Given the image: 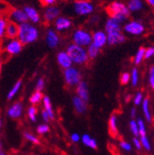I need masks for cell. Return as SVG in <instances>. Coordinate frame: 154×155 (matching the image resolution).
Here are the masks:
<instances>
[{
	"mask_svg": "<svg viewBox=\"0 0 154 155\" xmlns=\"http://www.w3.org/2000/svg\"><path fill=\"white\" fill-rule=\"evenodd\" d=\"M37 114H38V109L36 108L35 105H31L29 106L27 110V115L30 121L31 122H36L37 121Z\"/></svg>",
	"mask_w": 154,
	"mask_h": 155,
	"instance_id": "4dcf8cb0",
	"label": "cell"
},
{
	"mask_svg": "<svg viewBox=\"0 0 154 155\" xmlns=\"http://www.w3.org/2000/svg\"><path fill=\"white\" fill-rule=\"evenodd\" d=\"M40 37V30L36 25L27 21L18 25V32L17 38L23 45L35 43Z\"/></svg>",
	"mask_w": 154,
	"mask_h": 155,
	"instance_id": "6da1fadb",
	"label": "cell"
},
{
	"mask_svg": "<svg viewBox=\"0 0 154 155\" xmlns=\"http://www.w3.org/2000/svg\"><path fill=\"white\" fill-rule=\"evenodd\" d=\"M149 82L151 87V89L154 91V67H151L149 68Z\"/></svg>",
	"mask_w": 154,
	"mask_h": 155,
	"instance_id": "ee69618b",
	"label": "cell"
},
{
	"mask_svg": "<svg viewBox=\"0 0 154 155\" xmlns=\"http://www.w3.org/2000/svg\"><path fill=\"white\" fill-rule=\"evenodd\" d=\"M24 106L21 102H16L12 104L7 111V114L11 119H18L22 116Z\"/></svg>",
	"mask_w": 154,
	"mask_h": 155,
	"instance_id": "5bb4252c",
	"label": "cell"
},
{
	"mask_svg": "<svg viewBox=\"0 0 154 155\" xmlns=\"http://www.w3.org/2000/svg\"><path fill=\"white\" fill-rule=\"evenodd\" d=\"M53 23H54V29L58 33L67 31L73 26L72 19L66 16H59Z\"/></svg>",
	"mask_w": 154,
	"mask_h": 155,
	"instance_id": "30bf717a",
	"label": "cell"
},
{
	"mask_svg": "<svg viewBox=\"0 0 154 155\" xmlns=\"http://www.w3.org/2000/svg\"><path fill=\"white\" fill-rule=\"evenodd\" d=\"M61 42L60 35L54 28H48L45 32V44L50 49H55L58 47Z\"/></svg>",
	"mask_w": 154,
	"mask_h": 155,
	"instance_id": "8fae6325",
	"label": "cell"
},
{
	"mask_svg": "<svg viewBox=\"0 0 154 155\" xmlns=\"http://www.w3.org/2000/svg\"><path fill=\"white\" fill-rule=\"evenodd\" d=\"M139 140H140L142 148H144L146 150H151V144H150V141L149 140V139L147 138V136H140Z\"/></svg>",
	"mask_w": 154,
	"mask_h": 155,
	"instance_id": "74e56055",
	"label": "cell"
},
{
	"mask_svg": "<svg viewBox=\"0 0 154 155\" xmlns=\"http://www.w3.org/2000/svg\"><path fill=\"white\" fill-rule=\"evenodd\" d=\"M154 55V46H150L145 50V59H149V58L152 57Z\"/></svg>",
	"mask_w": 154,
	"mask_h": 155,
	"instance_id": "f6af8a7d",
	"label": "cell"
},
{
	"mask_svg": "<svg viewBox=\"0 0 154 155\" xmlns=\"http://www.w3.org/2000/svg\"><path fill=\"white\" fill-rule=\"evenodd\" d=\"M91 44L99 49L103 48L107 45V35L104 31H96L92 33Z\"/></svg>",
	"mask_w": 154,
	"mask_h": 155,
	"instance_id": "9a60e30c",
	"label": "cell"
},
{
	"mask_svg": "<svg viewBox=\"0 0 154 155\" xmlns=\"http://www.w3.org/2000/svg\"><path fill=\"white\" fill-rule=\"evenodd\" d=\"M80 141H82V143H83L85 146H87V147H89V148H90V149L95 150V149H97V148H98L97 140H96L95 139H93V138L91 137V136H90L89 134H84V135H82Z\"/></svg>",
	"mask_w": 154,
	"mask_h": 155,
	"instance_id": "83f0119b",
	"label": "cell"
},
{
	"mask_svg": "<svg viewBox=\"0 0 154 155\" xmlns=\"http://www.w3.org/2000/svg\"><path fill=\"white\" fill-rule=\"evenodd\" d=\"M63 77L65 83L69 88H75L82 81L81 71L75 66H72L63 71Z\"/></svg>",
	"mask_w": 154,
	"mask_h": 155,
	"instance_id": "5b68a950",
	"label": "cell"
},
{
	"mask_svg": "<svg viewBox=\"0 0 154 155\" xmlns=\"http://www.w3.org/2000/svg\"><path fill=\"white\" fill-rule=\"evenodd\" d=\"M41 116H42V119L44 121V123H48L49 121H51L50 116H49L48 113H47L44 109L42 110V112H41Z\"/></svg>",
	"mask_w": 154,
	"mask_h": 155,
	"instance_id": "7dc6e473",
	"label": "cell"
},
{
	"mask_svg": "<svg viewBox=\"0 0 154 155\" xmlns=\"http://www.w3.org/2000/svg\"><path fill=\"white\" fill-rule=\"evenodd\" d=\"M86 50H87V54H88V56H89V59H95L96 57H97L100 53H101V49H99L98 47H96L94 45L90 44L89 46L86 47Z\"/></svg>",
	"mask_w": 154,
	"mask_h": 155,
	"instance_id": "f1b7e54d",
	"label": "cell"
},
{
	"mask_svg": "<svg viewBox=\"0 0 154 155\" xmlns=\"http://www.w3.org/2000/svg\"><path fill=\"white\" fill-rule=\"evenodd\" d=\"M36 131L39 135H44L50 131V127L47 123H44V124H41L37 127Z\"/></svg>",
	"mask_w": 154,
	"mask_h": 155,
	"instance_id": "8d00e7d4",
	"label": "cell"
},
{
	"mask_svg": "<svg viewBox=\"0 0 154 155\" xmlns=\"http://www.w3.org/2000/svg\"><path fill=\"white\" fill-rule=\"evenodd\" d=\"M8 22V14L0 16V44L6 38V29Z\"/></svg>",
	"mask_w": 154,
	"mask_h": 155,
	"instance_id": "4316f807",
	"label": "cell"
},
{
	"mask_svg": "<svg viewBox=\"0 0 154 155\" xmlns=\"http://www.w3.org/2000/svg\"><path fill=\"white\" fill-rule=\"evenodd\" d=\"M56 62L63 70L73 66V62L66 50L59 51L56 54Z\"/></svg>",
	"mask_w": 154,
	"mask_h": 155,
	"instance_id": "2e32d148",
	"label": "cell"
},
{
	"mask_svg": "<svg viewBox=\"0 0 154 155\" xmlns=\"http://www.w3.org/2000/svg\"><path fill=\"white\" fill-rule=\"evenodd\" d=\"M119 147H120L123 150H125V151H131V150H132V146H131V144H130L129 142L126 141V140H121V141L119 142Z\"/></svg>",
	"mask_w": 154,
	"mask_h": 155,
	"instance_id": "7bdbcfd3",
	"label": "cell"
},
{
	"mask_svg": "<svg viewBox=\"0 0 154 155\" xmlns=\"http://www.w3.org/2000/svg\"><path fill=\"white\" fill-rule=\"evenodd\" d=\"M2 151V142H1V140H0V152Z\"/></svg>",
	"mask_w": 154,
	"mask_h": 155,
	"instance_id": "11a10c76",
	"label": "cell"
},
{
	"mask_svg": "<svg viewBox=\"0 0 154 155\" xmlns=\"http://www.w3.org/2000/svg\"><path fill=\"white\" fill-rule=\"evenodd\" d=\"M2 125H3V122H2L1 117H0V130H1V128H2Z\"/></svg>",
	"mask_w": 154,
	"mask_h": 155,
	"instance_id": "db71d44e",
	"label": "cell"
},
{
	"mask_svg": "<svg viewBox=\"0 0 154 155\" xmlns=\"http://www.w3.org/2000/svg\"><path fill=\"white\" fill-rule=\"evenodd\" d=\"M146 2L149 6H150L151 8H154V0H146Z\"/></svg>",
	"mask_w": 154,
	"mask_h": 155,
	"instance_id": "816d5d0a",
	"label": "cell"
},
{
	"mask_svg": "<svg viewBox=\"0 0 154 155\" xmlns=\"http://www.w3.org/2000/svg\"><path fill=\"white\" fill-rule=\"evenodd\" d=\"M109 131L110 134L113 137H116L118 134V120H117V115L116 114H112L109 118L108 122Z\"/></svg>",
	"mask_w": 154,
	"mask_h": 155,
	"instance_id": "7402d4cb",
	"label": "cell"
},
{
	"mask_svg": "<svg viewBox=\"0 0 154 155\" xmlns=\"http://www.w3.org/2000/svg\"><path fill=\"white\" fill-rule=\"evenodd\" d=\"M43 98H44V94L42 91H35L31 93V97H30V103L31 105H36L38 104L42 103L43 101Z\"/></svg>",
	"mask_w": 154,
	"mask_h": 155,
	"instance_id": "f546056e",
	"label": "cell"
},
{
	"mask_svg": "<svg viewBox=\"0 0 154 155\" xmlns=\"http://www.w3.org/2000/svg\"><path fill=\"white\" fill-rule=\"evenodd\" d=\"M0 155H6V153L3 152V151H1V152H0Z\"/></svg>",
	"mask_w": 154,
	"mask_h": 155,
	"instance_id": "6f0895ef",
	"label": "cell"
},
{
	"mask_svg": "<svg viewBox=\"0 0 154 155\" xmlns=\"http://www.w3.org/2000/svg\"><path fill=\"white\" fill-rule=\"evenodd\" d=\"M104 31L106 33L114 32V31H122V24H120L116 19L112 17H109L104 25Z\"/></svg>",
	"mask_w": 154,
	"mask_h": 155,
	"instance_id": "ffe728a7",
	"label": "cell"
},
{
	"mask_svg": "<svg viewBox=\"0 0 154 155\" xmlns=\"http://www.w3.org/2000/svg\"><path fill=\"white\" fill-rule=\"evenodd\" d=\"M23 137L26 140L30 141L31 143L32 144H35V145H38L40 144V140L39 138H37L36 136L32 133H30V132H24L23 134Z\"/></svg>",
	"mask_w": 154,
	"mask_h": 155,
	"instance_id": "836d02e7",
	"label": "cell"
},
{
	"mask_svg": "<svg viewBox=\"0 0 154 155\" xmlns=\"http://www.w3.org/2000/svg\"><path fill=\"white\" fill-rule=\"evenodd\" d=\"M137 123H138V127H139V137H140V136H146L147 128H146L144 120L142 118H138Z\"/></svg>",
	"mask_w": 154,
	"mask_h": 155,
	"instance_id": "e575fe53",
	"label": "cell"
},
{
	"mask_svg": "<svg viewBox=\"0 0 154 155\" xmlns=\"http://www.w3.org/2000/svg\"><path fill=\"white\" fill-rule=\"evenodd\" d=\"M72 104H73V107H74L75 111L78 114H85L87 112V110H88V103H86L85 101L80 99V97H78L77 95L73 96Z\"/></svg>",
	"mask_w": 154,
	"mask_h": 155,
	"instance_id": "d6986e66",
	"label": "cell"
},
{
	"mask_svg": "<svg viewBox=\"0 0 154 155\" xmlns=\"http://www.w3.org/2000/svg\"><path fill=\"white\" fill-rule=\"evenodd\" d=\"M142 107V112L144 114V117L147 120L148 123H152V114L150 111V104H149V98H144L143 102L141 104Z\"/></svg>",
	"mask_w": 154,
	"mask_h": 155,
	"instance_id": "603a6c76",
	"label": "cell"
},
{
	"mask_svg": "<svg viewBox=\"0 0 154 155\" xmlns=\"http://www.w3.org/2000/svg\"><path fill=\"white\" fill-rule=\"evenodd\" d=\"M123 30L130 35H141L145 31V26L141 21H131L124 25Z\"/></svg>",
	"mask_w": 154,
	"mask_h": 155,
	"instance_id": "7c38bea8",
	"label": "cell"
},
{
	"mask_svg": "<svg viewBox=\"0 0 154 155\" xmlns=\"http://www.w3.org/2000/svg\"><path fill=\"white\" fill-rule=\"evenodd\" d=\"M76 95L80 97V99L85 101L86 103L90 100V92H89V86L88 83L84 81H81L76 87Z\"/></svg>",
	"mask_w": 154,
	"mask_h": 155,
	"instance_id": "e0dca14e",
	"label": "cell"
},
{
	"mask_svg": "<svg viewBox=\"0 0 154 155\" xmlns=\"http://www.w3.org/2000/svg\"><path fill=\"white\" fill-rule=\"evenodd\" d=\"M59 16H61V8L56 5L45 7L43 12V18L47 24L54 22Z\"/></svg>",
	"mask_w": 154,
	"mask_h": 155,
	"instance_id": "9c48e42d",
	"label": "cell"
},
{
	"mask_svg": "<svg viewBox=\"0 0 154 155\" xmlns=\"http://www.w3.org/2000/svg\"><path fill=\"white\" fill-rule=\"evenodd\" d=\"M70 140H71V141L74 142V143H78V142H80V140H81V136H80L79 133H72V134L70 135Z\"/></svg>",
	"mask_w": 154,
	"mask_h": 155,
	"instance_id": "bcb514c9",
	"label": "cell"
},
{
	"mask_svg": "<svg viewBox=\"0 0 154 155\" xmlns=\"http://www.w3.org/2000/svg\"><path fill=\"white\" fill-rule=\"evenodd\" d=\"M143 99H144L143 93L141 91L137 92L134 96V104H135V105H140L142 104V102H143Z\"/></svg>",
	"mask_w": 154,
	"mask_h": 155,
	"instance_id": "ab89813d",
	"label": "cell"
},
{
	"mask_svg": "<svg viewBox=\"0 0 154 155\" xmlns=\"http://www.w3.org/2000/svg\"><path fill=\"white\" fill-rule=\"evenodd\" d=\"M128 10L131 12H139L143 9L144 2L143 0H128L126 4Z\"/></svg>",
	"mask_w": 154,
	"mask_h": 155,
	"instance_id": "cb8c5ba5",
	"label": "cell"
},
{
	"mask_svg": "<svg viewBox=\"0 0 154 155\" xmlns=\"http://www.w3.org/2000/svg\"><path fill=\"white\" fill-rule=\"evenodd\" d=\"M8 18L9 21H12L18 25L28 21L27 16L22 8H10L8 12Z\"/></svg>",
	"mask_w": 154,
	"mask_h": 155,
	"instance_id": "ba28073f",
	"label": "cell"
},
{
	"mask_svg": "<svg viewBox=\"0 0 154 155\" xmlns=\"http://www.w3.org/2000/svg\"><path fill=\"white\" fill-rule=\"evenodd\" d=\"M129 128L131 130V133L134 135V137H139V127H138V123L137 120L131 119L129 122Z\"/></svg>",
	"mask_w": 154,
	"mask_h": 155,
	"instance_id": "d590c367",
	"label": "cell"
},
{
	"mask_svg": "<svg viewBox=\"0 0 154 155\" xmlns=\"http://www.w3.org/2000/svg\"><path fill=\"white\" fill-rule=\"evenodd\" d=\"M139 70L137 68H134L130 73V82L133 87H136L139 84Z\"/></svg>",
	"mask_w": 154,
	"mask_h": 155,
	"instance_id": "1f68e13d",
	"label": "cell"
},
{
	"mask_svg": "<svg viewBox=\"0 0 154 155\" xmlns=\"http://www.w3.org/2000/svg\"><path fill=\"white\" fill-rule=\"evenodd\" d=\"M133 143H134V146L137 150H141V143H140V140H139V137H134L133 138Z\"/></svg>",
	"mask_w": 154,
	"mask_h": 155,
	"instance_id": "681fc988",
	"label": "cell"
},
{
	"mask_svg": "<svg viewBox=\"0 0 154 155\" xmlns=\"http://www.w3.org/2000/svg\"><path fill=\"white\" fill-rule=\"evenodd\" d=\"M130 116H131V118H132V119H135V118H136V116H137V109H136V107H132V108H131Z\"/></svg>",
	"mask_w": 154,
	"mask_h": 155,
	"instance_id": "f907efd6",
	"label": "cell"
},
{
	"mask_svg": "<svg viewBox=\"0 0 154 155\" xmlns=\"http://www.w3.org/2000/svg\"><path fill=\"white\" fill-rule=\"evenodd\" d=\"M153 9H154V8H153Z\"/></svg>",
	"mask_w": 154,
	"mask_h": 155,
	"instance_id": "680465c9",
	"label": "cell"
},
{
	"mask_svg": "<svg viewBox=\"0 0 154 155\" xmlns=\"http://www.w3.org/2000/svg\"><path fill=\"white\" fill-rule=\"evenodd\" d=\"M44 86H45L44 79V78H39V79H38L37 81H36V84H35V91H43V90L44 89Z\"/></svg>",
	"mask_w": 154,
	"mask_h": 155,
	"instance_id": "f35d334b",
	"label": "cell"
},
{
	"mask_svg": "<svg viewBox=\"0 0 154 155\" xmlns=\"http://www.w3.org/2000/svg\"><path fill=\"white\" fill-rule=\"evenodd\" d=\"M130 82V73L124 72L120 76V83L122 85H126Z\"/></svg>",
	"mask_w": 154,
	"mask_h": 155,
	"instance_id": "60d3db41",
	"label": "cell"
},
{
	"mask_svg": "<svg viewBox=\"0 0 154 155\" xmlns=\"http://www.w3.org/2000/svg\"><path fill=\"white\" fill-rule=\"evenodd\" d=\"M2 51L7 53L8 55H17L23 49V45L20 42L18 38L8 39L5 38L0 44Z\"/></svg>",
	"mask_w": 154,
	"mask_h": 155,
	"instance_id": "52a82bcc",
	"label": "cell"
},
{
	"mask_svg": "<svg viewBox=\"0 0 154 155\" xmlns=\"http://www.w3.org/2000/svg\"><path fill=\"white\" fill-rule=\"evenodd\" d=\"M40 1L44 7H49V6L55 5L56 2H57V0H40Z\"/></svg>",
	"mask_w": 154,
	"mask_h": 155,
	"instance_id": "c3c4849f",
	"label": "cell"
},
{
	"mask_svg": "<svg viewBox=\"0 0 154 155\" xmlns=\"http://www.w3.org/2000/svg\"><path fill=\"white\" fill-rule=\"evenodd\" d=\"M73 12L79 17H88L95 10L93 3L90 0H75L72 4Z\"/></svg>",
	"mask_w": 154,
	"mask_h": 155,
	"instance_id": "8992f818",
	"label": "cell"
},
{
	"mask_svg": "<svg viewBox=\"0 0 154 155\" xmlns=\"http://www.w3.org/2000/svg\"><path fill=\"white\" fill-rule=\"evenodd\" d=\"M145 50L146 49L144 47H140L138 50L136 55H135V57H134V63H135V65H136V66L139 65L143 61L144 56H145Z\"/></svg>",
	"mask_w": 154,
	"mask_h": 155,
	"instance_id": "d6a6232c",
	"label": "cell"
},
{
	"mask_svg": "<svg viewBox=\"0 0 154 155\" xmlns=\"http://www.w3.org/2000/svg\"><path fill=\"white\" fill-rule=\"evenodd\" d=\"M42 103H43V105H44V109L48 113V114L50 116V119L54 120V117H55V115H54V108H53V104H52L50 97L46 96V95H44Z\"/></svg>",
	"mask_w": 154,
	"mask_h": 155,
	"instance_id": "484cf974",
	"label": "cell"
},
{
	"mask_svg": "<svg viewBox=\"0 0 154 155\" xmlns=\"http://www.w3.org/2000/svg\"><path fill=\"white\" fill-rule=\"evenodd\" d=\"M106 11L110 17L116 19L120 24L125 23L131 14L126 5L119 1H113L110 3L106 8Z\"/></svg>",
	"mask_w": 154,
	"mask_h": 155,
	"instance_id": "7a4b0ae2",
	"label": "cell"
},
{
	"mask_svg": "<svg viewBox=\"0 0 154 155\" xmlns=\"http://www.w3.org/2000/svg\"><path fill=\"white\" fill-rule=\"evenodd\" d=\"M67 53L70 56L73 65L77 66H84L89 62V56L85 47L77 45L73 43L69 44L66 48Z\"/></svg>",
	"mask_w": 154,
	"mask_h": 155,
	"instance_id": "3957f363",
	"label": "cell"
},
{
	"mask_svg": "<svg viewBox=\"0 0 154 155\" xmlns=\"http://www.w3.org/2000/svg\"><path fill=\"white\" fill-rule=\"evenodd\" d=\"M5 2H10V1H15V0H3Z\"/></svg>",
	"mask_w": 154,
	"mask_h": 155,
	"instance_id": "9f6ffc18",
	"label": "cell"
},
{
	"mask_svg": "<svg viewBox=\"0 0 154 155\" xmlns=\"http://www.w3.org/2000/svg\"><path fill=\"white\" fill-rule=\"evenodd\" d=\"M23 11L25 12L27 18H28V21L36 25V24H39L42 21V15L39 13L34 7L31 6V5H26L23 7Z\"/></svg>",
	"mask_w": 154,
	"mask_h": 155,
	"instance_id": "4fadbf2b",
	"label": "cell"
},
{
	"mask_svg": "<svg viewBox=\"0 0 154 155\" xmlns=\"http://www.w3.org/2000/svg\"><path fill=\"white\" fill-rule=\"evenodd\" d=\"M107 35V45H116L126 42V36L122 31H114L106 33Z\"/></svg>",
	"mask_w": 154,
	"mask_h": 155,
	"instance_id": "ac0fdd59",
	"label": "cell"
},
{
	"mask_svg": "<svg viewBox=\"0 0 154 155\" xmlns=\"http://www.w3.org/2000/svg\"><path fill=\"white\" fill-rule=\"evenodd\" d=\"M18 32V25L8 21L7 29H6V38H8V39L17 38Z\"/></svg>",
	"mask_w": 154,
	"mask_h": 155,
	"instance_id": "d4e9b609",
	"label": "cell"
},
{
	"mask_svg": "<svg viewBox=\"0 0 154 155\" xmlns=\"http://www.w3.org/2000/svg\"><path fill=\"white\" fill-rule=\"evenodd\" d=\"M22 85H23V81H22L21 79L18 80L14 83V85L11 87V89L8 91V92L7 94V99H8V101H12L15 98V97L18 95V93L20 92V91L21 90Z\"/></svg>",
	"mask_w": 154,
	"mask_h": 155,
	"instance_id": "44dd1931",
	"label": "cell"
},
{
	"mask_svg": "<svg viewBox=\"0 0 154 155\" xmlns=\"http://www.w3.org/2000/svg\"><path fill=\"white\" fill-rule=\"evenodd\" d=\"M92 33L85 28H77L73 31L71 41L73 44L82 47H87L91 44Z\"/></svg>",
	"mask_w": 154,
	"mask_h": 155,
	"instance_id": "277c9868",
	"label": "cell"
},
{
	"mask_svg": "<svg viewBox=\"0 0 154 155\" xmlns=\"http://www.w3.org/2000/svg\"><path fill=\"white\" fill-rule=\"evenodd\" d=\"M9 9L10 8H9L8 5L7 4V2L3 1V0H0V16L8 14Z\"/></svg>",
	"mask_w": 154,
	"mask_h": 155,
	"instance_id": "b9f144b4",
	"label": "cell"
},
{
	"mask_svg": "<svg viewBox=\"0 0 154 155\" xmlns=\"http://www.w3.org/2000/svg\"><path fill=\"white\" fill-rule=\"evenodd\" d=\"M2 65H3V61L1 59V57H0V74H1V71H2Z\"/></svg>",
	"mask_w": 154,
	"mask_h": 155,
	"instance_id": "f5cc1de1",
	"label": "cell"
}]
</instances>
